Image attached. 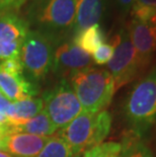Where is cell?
I'll list each match as a JSON object with an SVG mask.
<instances>
[{"label":"cell","mask_w":156,"mask_h":157,"mask_svg":"<svg viewBox=\"0 0 156 157\" xmlns=\"http://www.w3.org/2000/svg\"><path fill=\"white\" fill-rule=\"evenodd\" d=\"M69 83L80 101L83 112L105 111L116 93L115 81L107 69L89 67L72 74Z\"/></svg>","instance_id":"obj_1"},{"label":"cell","mask_w":156,"mask_h":157,"mask_svg":"<svg viewBox=\"0 0 156 157\" xmlns=\"http://www.w3.org/2000/svg\"><path fill=\"white\" fill-rule=\"evenodd\" d=\"M112 127V117L108 111L97 113L82 112L58 133V136L70 146L76 156H80L107 138Z\"/></svg>","instance_id":"obj_2"},{"label":"cell","mask_w":156,"mask_h":157,"mask_svg":"<svg viewBox=\"0 0 156 157\" xmlns=\"http://www.w3.org/2000/svg\"><path fill=\"white\" fill-rule=\"evenodd\" d=\"M124 109L132 131L139 135L156 123V69L134 85Z\"/></svg>","instance_id":"obj_3"},{"label":"cell","mask_w":156,"mask_h":157,"mask_svg":"<svg viewBox=\"0 0 156 157\" xmlns=\"http://www.w3.org/2000/svg\"><path fill=\"white\" fill-rule=\"evenodd\" d=\"M29 25L36 31L57 36L72 31L75 22V0H32L29 9Z\"/></svg>","instance_id":"obj_4"},{"label":"cell","mask_w":156,"mask_h":157,"mask_svg":"<svg viewBox=\"0 0 156 157\" xmlns=\"http://www.w3.org/2000/svg\"><path fill=\"white\" fill-rule=\"evenodd\" d=\"M56 42L55 38L36 29L29 31L26 36L19 59L25 76L36 85L52 70Z\"/></svg>","instance_id":"obj_5"},{"label":"cell","mask_w":156,"mask_h":157,"mask_svg":"<svg viewBox=\"0 0 156 157\" xmlns=\"http://www.w3.org/2000/svg\"><path fill=\"white\" fill-rule=\"evenodd\" d=\"M44 111L56 128L62 129L83 112L80 101L67 79H61L43 94Z\"/></svg>","instance_id":"obj_6"},{"label":"cell","mask_w":156,"mask_h":157,"mask_svg":"<svg viewBox=\"0 0 156 157\" xmlns=\"http://www.w3.org/2000/svg\"><path fill=\"white\" fill-rule=\"evenodd\" d=\"M112 43L115 45V51L108 63V72L114 78L117 91L137 76L142 69V65L127 29H120L115 36Z\"/></svg>","instance_id":"obj_7"},{"label":"cell","mask_w":156,"mask_h":157,"mask_svg":"<svg viewBox=\"0 0 156 157\" xmlns=\"http://www.w3.org/2000/svg\"><path fill=\"white\" fill-rule=\"evenodd\" d=\"M29 22L13 9L0 10V61L19 58Z\"/></svg>","instance_id":"obj_8"},{"label":"cell","mask_w":156,"mask_h":157,"mask_svg":"<svg viewBox=\"0 0 156 157\" xmlns=\"http://www.w3.org/2000/svg\"><path fill=\"white\" fill-rule=\"evenodd\" d=\"M92 57L73 42H63L55 48L52 70L62 79L91 67Z\"/></svg>","instance_id":"obj_9"},{"label":"cell","mask_w":156,"mask_h":157,"mask_svg":"<svg viewBox=\"0 0 156 157\" xmlns=\"http://www.w3.org/2000/svg\"><path fill=\"white\" fill-rule=\"evenodd\" d=\"M127 31L140 59L142 68H144L156 51V23L132 19Z\"/></svg>","instance_id":"obj_10"},{"label":"cell","mask_w":156,"mask_h":157,"mask_svg":"<svg viewBox=\"0 0 156 157\" xmlns=\"http://www.w3.org/2000/svg\"><path fill=\"white\" fill-rule=\"evenodd\" d=\"M50 137L25 133H8L4 141V151L14 157H36L47 144Z\"/></svg>","instance_id":"obj_11"},{"label":"cell","mask_w":156,"mask_h":157,"mask_svg":"<svg viewBox=\"0 0 156 157\" xmlns=\"http://www.w3.org/2000/svg\"><path fill=\"white\" fill-rule=\"evenodd\" d=\"M0 90L11 102L35 98L39 89L25 74H10L0 69Z\"/></svg>","instance_id":"obj_12"},{"label":"cell","mask_w":156,"mask_h":157,"mask_svg":"<svg viewBox=\"0 0 156 157\" xmlns=\"http://www.w3.org/2000/svg\"><path fill=\"white\" fill-rule=\"evenodd\" d=\"M105 0H75V22L73 34L99 23L104 16Z\"/></svg>","instance_id":"obj_13"},{"label":"cell","mask_w":156,"mask_h":157,"mask_svg":"<svg viewBox=\"0 0 156 157\" xmlns=\"http://www.w3.org/2000/svg\"><path fill=\"white\" fill-rule=\"evenodd\" d=\"M43 109L44 101L41 98H29L25 101L11 102L7 112L10 130L13 127L24 125L29 120L41 113Z\"/></svg>","instance_id":"obj_14"},{"label":"cell","mask_w":156,"mask_h":157,"mask_svg":"<svg viewBox=\"0 0 156 157\" xmlns=\"http://www.w3.org/2000/svg\"><path fill=\"white\" fill-rule=\"evenodd\" d=\"M56 131L57 128L53 125L52 121L44 109L34 118L29 120L24 125L13 127L10 130V132L14 133H25V134L42 137L54 136Z\"/></svg>","instance_id":"obj_15"},{"label":"cell","mask_w":156,"mask_h":157,"mask_svg":"<svg viewBox=\"0 0 156 157\" xmlns=\"http://www.w3.org/2000/svg\"><path fill=\"white\" fill-rule=\"evenodd\" d=\"M105 35L99 23H96L74 35L73 43L83 51L92 55L99 46L105 44Z\"/></svg>","instance_id":"obj_16"},{"label":"cell","mask_w":156,"mask_h":157,"mask_svg":"<svg viewBox=\"0 0 156 157\" xmlns=\"http://www.w3.org/2000/svg\"><path fill=\"white\" fill-rule=\"evenodd\" d=\"M121 145V157H156L149 146L141 139V135L132 130Z\"/></svg>","instance_id":"obj_17"},{"label":"cell","mask_w":156,"mask_h":157,"mask_svg":"<svg viewBox=\"0 0 156 157\" xmlns=\"http://www.w3.org/2000/svg\"><path fill=\"white\" fill-rule=\"evenodd\" d=\"M36 157H78L67 143L58 135L51 136L47 144Z\"/></svg>","instance_id":"obj_18"},{"label":"cell","mask_w":156,"mask_h":157,"mask_svg":"<svg viewBox=\"0 0 156 157\" xmlns=\"http://www.w3.org/2000/svg\"><path fill=\"white\" fill-rule=\"evenodd\" d=\"M133 19L156 23V0H136L131 8Z\"/></svg>","instance_id":"obj_19"},{"label":"cell","mask_w":156,"mask_h":157,"mask_svg":"<svg viewBox=\"0 0 156 157\" xmlns=\"http://www.w3.org/2000/svg\"><path fill=\"white\" fill-rule=\"evenodd\" d=\"M122 145L117 142H104L84 152L83 157H119Z\"/></svg>","instance_id":"obj_20"},{"label":"cell","mask_w":156,"mask_h":157,"mask_svg":"<svg viewBox=\"0 0 156 157\" xmlns=\"http://www.w3.org/2000/svg\"><path fill=\"white\" fill-rule=\"evenodd\" d=\"M115 51L114 43H105L101 46H99L92 54V61L97 65L108 64L109 60L112 59Z\"/></svg>","instance_id":"obj_21"},{"label":"cell","mask_w":156,"mask_h":157,"mask_svg":"<svg viewBox=\"0 0 156 157\" xmlns=\"http://www.w3.org/2000/svg\"><path fill=\"white\" fill-rule=\"evenodd\" d=\"M0 69L7 73H10V74H25L24 66H22V63L19 58H11L0 61Z\"/></svg>","instance_id":"obj_22"},{"label":"cell","mask_w":156,"mask_h":157,"mask_svg":"<svg viewBox=\"0 0 156 157\" xmlns=\"http://www.w3.org/2000/svg\"><path fill=\"white\" fill-rule=\"evenodd\" d=\"M11 105V101L3 94L2 91L0 90V115L7 117V112L9 109V106Z\"/></svg>","instance_id":"obj_23"},{"label":"cell","mask_w":156,"mask_h":157,"mask_svg":"<svg viewBox=\"0 0 156 157\" xmlns=\"http://www.w3.org/2000/svg\"><path fill=\"white\" fill-rule=\"evenodd\" d=\"M25 1L26 0H5L0 7V10H3V9H13L14 10L15 8L21 7Z\"/></svg>","instance_id":"obj_24"},{"label":"cell","mask_w":156,"mask_h":157,"mask_svg":"<svg viewBox=\"0 0 156 157\" xmlns=\"http://www.w3.org/2000/svg\"><path fill=\"white\" fill-rule=\"evenodd\" d=\"M136 0H117V3L118 5L120 6L121 10L126 13L128 12L129 10H131L133 4H134V2Z\"/></svg>","instance_id":"obj_25"},{"label":"cell","mask_w":156,"mask_h":157,"mask_svg":"<svg viewBox=\"0 0 156 157\" xmlns=\"http://www.w3.org/2000/svg\"><path fill=\"white\" fill-rule=\"evenodd\" d=\"M8 133L0 130V150H4V141Z\"/></svg>","instance_id":"obj_26"},{"label":"cell","mask_w":156,"mask_h":157,"mask_svg":"<svg viewBox=\"0 0 156 157\" xmlns=\"http://www.w3.org/2000/svg\"><path fill=\"white\" fill-rule=\"evenodd\" d=\"M0 157H14L12 156L10 153L4 151V150H0Z\"/></svg>","instance_id":"obj_27"},{"label":"cell","mask_w":156,"mask_h":157,"mask_svg":"<svg viewBox=\"0 0 156 157\" xmlns=\"http://www.w3.org/2000/svg\"><path fill=\"white\" fill-rule=\"evenodd\" d=\"M5 0H0V7H1V5L3 4V2H4Z\"/></svg>","instance_id":"obj_28"},{"label":"cell","mask_w":156,"mask_h":157,"mask_svg":"<svg viewBox=\"0 0 156 157\" xmlns=\"http://www.w3.org/2000/svg\"><path fill=\"white\" fill-rule=\"evenodd\" d=\"M119 157H121V156H119Z\"/></svg>","instance_id":"obj_29"}]
</instances>
